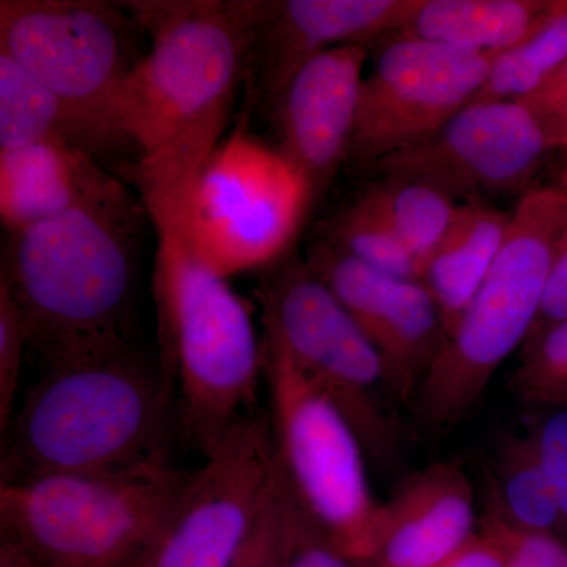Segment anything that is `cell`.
Masks as SVG:
<instances>
[{
    "instance_id": "cell-1",
    "label": "cell",
    "mask_w": 567,
    "mask_h": 567,
    "mask_svg": "<svg viewBox=\"0 0 567 567\" xmlns=\"http://www.w3.org/2000/svg\"><path fill=\"white\" fill-rule=\"evenodd\" d=\"M151 48L126 81L130 177L156 227L177 218L224 140L262 2H126Z\"/></svg>"
},
{
    "instance_id": "cell-2",
    "label": "cell",
    "mask_w": 567,
    "mask_h": 567,
    "mask_svg": "<svg viewBox=\"0 0 567 567\" xmlns=\"http://www.w3.org/2000/svg\"><path fill=\"white\" fill-rule=\"evenodd\" d=\"M141 208L121 183L92 203L9 233L0 282L47 365L128 349Z\"/></svg>"
},
{
    "instance_id": "cell-3",
    "label": "cell",
    "mask_w": 567,
    "mask_h": 567,
    "mask_svg": "<svg viewBox=\"0 0 567 567\" xmlns=\"http://www.w3.org/2000/svg\"><path fill=\"white\" fill-rule=\"evenodd\" d=\"M171 393L132 347L48 365L7 432L3 483L167 461Z\"/></svg>"
},
{
    "instance_id": "cell-4",
    "label": "cell",
    "mask_w": 567,
    "mask_h": 567,
    "mask_svg": "<svg viewBox=\"0 0 567 567\" xmlns=\"http://www.w3.org/2000/svg\"><path fill=\"white\" fill-rule=\"evenodd\" d=\"M156 230L155 295L167 357L162 372L171 385L177 379L186 429L208 454L256 415L264 339L227 279L199 262L174 230Z\"/></svg>"
},
{
    "instance_id": "cell-5",
    "label": "cell",
    "mask_w": 567,
    "mask_h": 567,
    "mask_svg": "<svg viewBox=\"0 0 567 567\" xmlns=\"http://www.w3.org/2000/svg\"><path fill=\"white\" fill-rule=\"evenodd\" d=\"M566 245L567 189L525 194L511 215L502 251L413 402L425 429L443 431L464 420L499 365L524 347Z\"/></svg>"
},
{
    "instance_id": "cell-6",
    "label": "cell",
    "mask_w": 567,
    "mask_h": 567,
    "mask_svg": "<svg viewBox=\"0 0 567 567\" xmlns=\"http://www.w3.org/2000/svg\"><path fill=\"white\" fill-rule=\"evenodd\" d=\"M189 477L169 462L2 483L0 532L44 567H142Z\"/></svg>"
},
{
    "instance_id": "cell-7",
    "label": "cell",
    "mask_w": 567,
    "mask_h": 567,
    "mask_svg": "<svg viewBox=\"0 0 567 567\" xmlns=\"http://www.w3.org/2000/svg\"><path fill=\"white\" fill-rule=\"evenodd\" d=\"M140 28L125 3L0 2V52L61 100L96 162L132 152L123 133V95L141 59L132 47L133 31Z\"/></svg>"
},
{
    "instance_id": "cell-8",
    "label": "cell",
    "mask_w": 567,
    "mask_h": 567,
    "mask_svg": "<svg viewBox=\"0 0 567 567\" xmlns=\"http://www.w3.org/2000/svg\"><path fill=\"white\" fill-rule=\"evenodd\" d=\"M276 456L320 536L353 563L372 561L382 507L372 496L360 439L342 413L264 333Z\"/></svg>"
},
{
    "instance_id": "cell-9",
    "label": "cell",
    "mask_w": 567,
    "mask_h": 567,
    "mask_svg": "<svg viewBox=\"0 0 567 567\" xmlns=\"http://www.w3.org/2000/svg\"><path fill=\"white\" fill-rule=\"evenodd\" d=\"M312 200L289 158L238 126L205 164L177 218L156 229L174 230L199 262L227 279L278 260Z\"/></svg>"
},
{
    "instance_id": "cell-10",
    "label": "cell",
    "mask_w": 567,
    "mask_h": 567,
    "mask_svg": "<svg viewBox=\"0 0 567 567\" xmlns=\"http://www.w3.org/2000/svg\"><path fill=\"white\" fill-rule=\"evenodd\" d=\"M262 301L264 333L333 402L365 457L391 465L399 450L398 402L382 358L341 301L308 265L279 276Z\"/></svg>"
},
{
    "instance_id": "cell-11",
    "label": "cell",
    "mask_w": 567,
    "mask_h": 567,
    "mask_svg": "<svg viewBox=\"0 0 567 567\" xmlns=\"http://www.w3.org/2000/svg\"><path fill=\"white\" fill-rule=\"evenodd\" d=\"M491 54L390 39L364 74L350 159L365 169L439 132L487 80Z\"/></svg>"
},
{
    "instance_id": "cell-12",
    "label": "cell",
    "mask_w": 567,
    "mask_h": 567,
    "mask_svg": "<svg viewBox=\"0 0 567 567\" xmlns=\"http://www.w3.org/2000/svg\"><path fill=\"white\" fill-rule=\"evenodd\" d=\"M276 464L270 416L256 413L189 477L142 567H233L264 505Z\"/></svg>"
},
{
    "instance_id": "cell-13",
    "label": "cell",
    "mask_w": 567,
    "mask_h": 567,
    "mask_svg": "<svg viewBox=\"0 0 567 567\" xmlns=\"http://www.w3.org/2000/svg\"><path fill=\"white\" fill-rule=\"evenodd\" d=\"M548 151L546 134L524 104L470 103L432 136L369 169L432 186L454 203L483 204L484 196L522 188Z\"/></svg>"
},
{
    "instance_id": "cell-14",
    "label": "cell",
    "mask_w": 567,
    "mask_h": 567,
    "mask_svg": "<svg viewBox=\"0 0 567 567\" xmlns=\"http://www.w3.org/2000/svg\"><path fill=\"white\" fill-rule=\"evenodd\" d=\"M308 267L375 347L395 402L413 405L445 342L427 289L368 267L327 241L311 249Z\"/></svg>"
},
{
    "instance_id": "cell-15",
    "label": "cell",
    "mask_w": 567,
    "mask_h": 567,
    "mask_svg": "<svg viewBox=\"0 0 567 567\" xmlns=\"http://www.w3.org/2000/svg\"><path fill=\"white\" fill-rule=\"evenodd\" d=\"M423 0H286L262 2L248 69L271 106L309 59L344 44H364L402 31Z\"/></svg>"
},
{
    "instance_id": "cell-16",
    "label": "cell",
    "mask_w": 567,
    "mask_h": 567,
    "mask_svg": "<svg viewBox=\"0 0 567 567\" xmlns=\"http://www.w3.org/2000/svg\"><path fill=\"white\" fill-rule=\"evenodd\" d=\"M365 62L364 44L320 52L297 70L274 104L278 148L305 175L315 199L347 162Z\"/></svg>"
},
{
    "instance_id": "cell-17",
    "label": "cell",
    "mask_w": 567,
    "mask_h": 567,
    "mask_svg": "<svg viewBox=\"0 0 567 567\" xmlns=\"http://www.w3.org/2000/svg\"><path fill=\"white\" fill-rule=\"evenodd\" d=\"M475 492L457 465L427 466L383 505L375 567H436L476 536Z\"/></svg>"
},
{
    "instance_id": "cell-18",
    "label": "cell",
    "mask_w": 567,
    "mask_h": 567,
    "mask_svg": "<svg viewBox=\"0 0 567 567\" xmlns=\"http://www.w3.org/2000/svg\"><path fill=\"white\" fill-rule=\"evenodd\" d=\"M121 183L66 142L0 151V219L14 233L92 203Z\"/></svg>"
},
{
    "instance_id": "cell-19",
    "label": "cell",
    "mask_w": 567,
    "mask_h": 567,
    "mask_svg": "<svg viewBox=\"0 0 567 567\" xmlns=\"http://www.w3.org/2000/svg\"><path fill=\"white\" fill-rule=\"evenodd\" d=\"M511 215L486 204H461L445 237L420 268L423 284L453 334L505 244Z\"/></svg>"
},
{
    "instance_id": "cell-20",
    "label": "cell",
    "mask_w": 567,
    "mask_h": 567,
    "mask_svg": "<svg viewBox=\"0 0 567 567\" xmlns=\"http://www.w3.org/2000/svg\"><path fill=\"white\" fill-rule=\"evenodd\" d=\"M563 0H423L391 39H415L458 50L499 54L517 47L559 9Z\"/></svg>"
},
{
    "instance_id": "cell-21",
    "label": "cell",
    "mask_w": 567,
    "mask_h": 567,
    "mask_svg": "<svg viewBox=\"0 0 567 567\" xmlns=\"http://www.w3.org/2000/svg\"><path fill=\"white\" fill-rule=\"evenodd\" d=\"M62 141L92 155L61 100L10 55L0 52V151Z\"/></svg>"
},
{
    "instance_id": "cell-22",
    "label": "cell",
    "mask_w": 567,
    "mask_h": 567,
    "mask_svg": "<svg viewBox=\"0 0 567 567\" xmlns=\"http://www.w3.org/2000/svg\"><path fill=\"white\" fill-rule=\"evenodd\" d=\"M353 205L399 238L421 268L445 237L461 204L423 183L380 177Z\"/></svg>"
},
{
    "instance_id": "cell-23",
    "label": "cell",
    "mask_w": 567,
    "mask_h": 567,
    "mask_svg": "<svg viewBox=\"0 0 567 567\" xmlns=\"http://www.w3.org/2000/svg\"><path fill=\"white\" fill-rule=\"evenodd\" d=\"M488 517L522 532L551 533L567 540V524L532 436L505 451Z\"/></svg>"
},
{
    "instance_id": "cell-24",
    "label": "cell",
    "mask_w": 567,
    "mask_h": 567,
    "mask_svg": "<svg viewBox=\"0 0 567 567\" xmlns=\"http://www.w3.org/2000/svg\"><path fill=\"white\" fill-rule=\"evenodd\" d=\"M567 61V0L539 29L505 52L492 55L487 80L470 103L520 102Z\"/></svg>"
},
{
    "instance_id": "cell-25",
    "label": "cell",
    "mask_w": 567,
    "mask_h": 567,
    "mask_svg": "<svg viewBox=\"0 0 567 567\" xmlns=\"http://www.w3.org/2000/svg\"><path fill=\"white\" fill-rule=\"evenodd\" d=\"M303 520V509L295 499L278 461L264 505L233 567L289 566Z\"/></svg>"
},
{
    "instance_id": "cell-26",
    "label": "cell",
    "mask_w": 567,
    "mask_h": 567,
    "mask_svg": "<svg viewBox=\"0 0 567 567\" xmlns=\"http://www.w3.org/2000/svg\"><path fill=\"white\" fill-rule=\"evenodd\" d=\"M324 241L382 274L420 282L416 257L386 227L353 204L336 216Z\"/></svg>"
},
{
    "instance_id": "cell-27",
    "label": "cell",
    "mask_w": 567,
    "mask_h": 567,
    "mask_svg": "<svg viewBox=\"0 0 567 567\" xmlns=\"http://www.w3.org/2000/svg\"><path fill=\"white\" fill-rule=\"evenodd\" d=\"M514 390L522 401L546 409H567V320L522 347Z\"/></svg>"
},
{
    "instance_id": "cell-28",
    "label": "cell",
    "mask_w": 567,
    "mask_h": 567,
    "mask_svg": "<svg viewBox=\"0 0 567 567\" xmlns=\"http://www.w3.org/2000/svg\"><path fill=\"white\" fill-rule=\"evenodd\" d=\"M29 333L20 306L9 287L0 282V432H9L17 415L22 358L28 350Z\"/></svg>"
},
{
    "instance_id": "cell-29",
    "label": "cell",
    "mask_w": 567,
    "mask_h": 567,
    "mask_svg": "<svg viewBox=\"0 0 567 567\" xmlns=\"http://www.w3.org/2000/svg\"><path fill=\"white\" fill-rule=\"evenodd\" d=\"M484 533L502 547L506 567H567V540L551 533L522 532L487 517Z\"/></svg>"
},
{
    "instance_id": "cell-30",
    "label": "cell",
    "mask_w": 567,
    "mask_h": 567,
    "mask_svg": "<svg viewBox=\"0 0 567 567\" xmlns=\"http://www.w3.org/2000/svg\"><path fill=\"white\" fill-rule=\"evenodd\" d=\"M518 103L535 115L550 151L567 152V61Z\"/></svg>"
},
{
    "instance_id": "cell-31",
    "label": "cell",
    "mask_w": 567,
    "mask_h": 567,
    "mask_svg": "<svg viewBox=\"0 0 567 567\" xmlns=\"http://www.w3.org/2000/svg\"><path fill=\"white\" fill-rule=\"evenodd\" d=\"M532 439L567 524V409L555 410Z\"/></svg>"
},
{
    "instance_id": "cell-32",
    "label": "cell",
    "mask_w": 567,
    "mask_h": 567,
    "mask_svg": "<svg viewBox=\"0 0 567 567\" xmlns=\"http://www.w3.org/2000/svg\"><path fill=\"white\" fill-rule=\"evenodd\" d=\"M567 320V245L551 268L543 301L525 346L532 344L550 328Z\"/></svg>"
},
{
    "instance_id": "cell-33",
    "label": "cell",
    "mask_w": 567,
    "mask_h": 567,
    "mask_svg": "<svg viewBox=\"0 0 567 567\" xmlns=\"http://www.w3.org/2000/svg\"><path fill=\"white\" fill-rule=\"evenodd\" d=\"M287 567H354L353 561L339 554L305 516L300 536Z\"/></svg>"
},
{
    "instance_id": "cell-34",
    "label": "cell",
    "mask_w": 567,
    "mask_h": 567,
    "mask_svg": "<svg viewBox=\"0 0 567 567\" xmlns=\"http://www.w3.org/2000/svg\"><path fill=\"white\" fill-rule=\"evenodd\" d=\"M436 567H506V558L494 537L483 532Z\"/></svg>"
},
{
    "instance_id": "cell-35",
    "label": "cell",
    "mask_w": 567,
    "mask_h": 567,
    "mask_svg": "<svg viewBox=\"0 0 567 567\" xmlns=\"http://www.w3.org/2000/svg\"><path fill=\"white\" fill-rule=\"evenodd\" d=\"M0 567H44L18 537L0 532Z\"/></svg>"
},
{
    "instance_id": "cell-36",
    "label": "cell",
    "mask_w": 567,
    "mask_h": 567,
    "mask_svg": "<svg viewBox=\"0 0 567 567\" xmlns=\"http://www.w3.org/2000/svg\"><path fill=\"white\" fill-rule=\"evenodd\" d=\"M565 178H566V185H567V175H565Z\"/></svg>"
},
{
    "instance_id": "cell-37",
    "label": "cell",
    "mask_w": 567,
    "mask_h": 567,
    "mask_svg": "<svg viewBox=\"0 0 567 567\" xmlns=\"http://www.w3.org/2000/svg\"><path fill=\"white\" fill-rule=\"evenodd\" d=\"M565 175H567V169H566V173H565Z\"/></svg>"
}]
</instances>
